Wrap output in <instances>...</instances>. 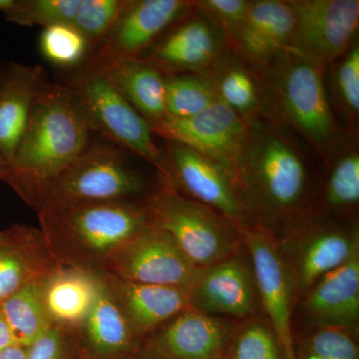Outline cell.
<instances>
[{"mask_svg": "<svg viewBox=\"0 0 359 359\" xmlns=\"http://www.w3.org/2000/svg\"><path fill=\"white\" fill-rule=\"evenodd\" d=\"M311 183L306 156L273 120L249 124L237 184L262 228L276 236L304 212Z\"/></svg>", "mask_w": 359, "mask_h": 359, "instance_id": "obj_2", "label": "cell"}, {"mask_svg": "<svg viewBox=\"0 0 359 359\" xmlns=\"http://www.w3.org/2000/svg\"><path fill=\"white\" fill-rule=\"evenodd\" d=\"M131 155L105 139H92L49 190L39 209L87 202H145L162 182L153 183Z\"/></svg>", "mask_w": 359, "mask_h": 359, "instance_id": "obj_5", "label": "cell"}, {"mask_svg": "<svg viewBox=\"0 0 359 359\" xmlns=\"http://www.w3.org/2000/svg\"><path fill=\"white\" fill-rule=\"evenodd\" d=\"M60 83L70 90L94 134L147 162L160 179L164 176V152L156 144L152 126L107 78L78 67L66 71Z\"/></svg>", "mask_w": 359, "mask_h": 359, "instance_id": "obj_7", "label": "cell"}, {"mask_svg": "<svg viewBox=\"0 0 359 359\" xmlns=\"http://www.w3.org/2000/svg\"><path fill=\"white\" fill-rule=\"evenodd\" d=\"M224 359H285L282 346L266 318L237 320Z\"/></svg>", "mask_w": 359, "mask_h": 359, "instance_id": "obj_29", "label": "cell"}, {"mask_svg": "<svg viewBox=\"0 0 359 359\" xmlns=\"http://www.w3.org/2000/svg\"><path fill=\"white\" fill-rule=\"evenodd\" d=\"M40 50L49 62L65 71L76 69L89 55L86 39L72 25L45 28L40 36Z\"/></svg>", "mask_w": 359, "mask_h": 359, "instance_id": "obj_32", "label": "cell"}, {"mask_svg": "<svg viewBox=\"0 0 359 359\" xmlns=\"http://www.w3.org/2000/svg\"><path fill=\"white\" fill-rule=\"evenodd\" d=\"M165 89L167 115L170 117H193L219 101L205 74L165 75Z\"/></svg>", "mask_w": 359, "mask_h": 359, "instance_id": "obj_28", "label": "cell"}, {"mask_svg": "<svg viewBox=\"0 0 359 359\" xmlns=\"http://www.w3.org/2000/svg\"><path fill=\"white\" fill-rule=\"evenodd\" d=\"M7 170H8V162H7L6 158L0 153V181L4 182V177H6L7 173Z\"/></svg>", "mask_w": 359, "mask_h": 359, "instance_id": "obj_40", "label": "cell"}, {"mask_svg": "<svg viewBox=\"0 0 359 359\" xmlns=\"http://www.w3.org/2000/svg\"><path fill=\"white\" fill-rule=\"evenodd\" d=\"M264 70L269 115L276 112L323 157L334 154L339 131L323 83V67L287 50Z\"/></svg>", "mask_w": 359, "mask_h": 359, "instance_id": "obj_4", "label": "cell"}, {"mask_svg": "<svg viewBox=\"0 0 359 359\" xmlns=\"http://www.w3.org/2000/svg\"><path fill=\"white\" fill-rule=\"evenodd\" d=\"M236 323L188 308L143 339L137 354L150 359H224Z\"/></svg>", "mask_w": 359, "mask_h": 359, "instance_id": "obj_14", "label": "cell"}, {"mask_svg": "<svg viewBox=\"0 0 359 359\" xmlns=\"http://www.w3.org/2000/svg\"><path fill=\"white\" fill-rule=\"evenodd\" d=\"M131 359H150V358H143V356H140V355H138V354H136V355H135L134 358H132Z\"/></svg>", "mask_w": 359, "mask_h": 359, "instance_id": "obj_43", "label": "cell"}, {"mask_svg": "<svg viewBox=\"0 0 359 359\" xmlns=\"http://www.w3.org/2000/svg\"><path fill=\"white\" fill-rule=\"evenodd\" d=\"M189 290L190 308L233 320L257 316L256 280L244 245L237 254L199 269Z\"/></svg>", "mask_w": 359, "mask_h": 359, "instance_id": "obj_16", "label": "cell"}, {"mask_svg": "<svg viewBox=\"0 0 359 359\" xmlns=\"http://www.w3.org/2000/svg\"><path fill=\"white\" fill-rule=\"evenodd\" d=\"M28 347L11 344L0 353V359H26Z\"/></svg>", "mask_w": 359, "mask_h": 359, "instance_id": "obj_38", "label": "cell"}, {"mask_svg": "<svg viewBox=\"0 0 359 359\" xmlns=\"http://www.w3.org/2000/svg\"><path fill=\"white\" fill-rule=\"evenodd\" d=\"M248 0H201L195 6L224 33L231 44L249 11Z\"/></svg>", "mask_w": 359, "mask_h": 359, "instance_id": "obj_35", "label": "cell"}, {"mask_svg": "<svg viewBox=\"0 0 359 359\" xmlns=\"http://www.w3.org/2000/svg\"><path fill=\"white\" fill-rule=\"evenodd\" d=\"M101 276L59 266L45 278V309L52 327L74 334L81 327L98 294Z\"/></svg>", "mask_w": 359, "mask_h": 359, "instance_id": "obj_24", "label": "cell"}, {"mask_svg": "<svg viewBox=\"0 0 359 359\" xmlns=\"http://www.w3.org/2000/svg\"><path fill=\"white\" fill-rule=\"evenodd\" d=\"M72 334L79 359H131L141 344L102 276L93 308Z\"/></svg>", "mask_w": 359, "mask_h": 359, "instance_id": "obj_18", "label": "cell"}, {"mask_svg": "<svg viewBox=\"0 0 359 359\" xmlns=\"http://www.w3.org/2000/svg\"><path fill=\"white\" fill-rule=\"evenodd\" d=\"M287 50L325 68L344 55L359 25L358 0H292Z\"/></svg>", "mask_w": 359, "mask_h": 359, "instance_id": "obj_12", "label": "cell"}, {"mask_svg": "<svg viewBox=\"0 0 359 359\" xmlns=\"http://www.w3.org/2000/svg\"><path fill=\"white\" fill-rule=\"evenodd\" d=\"M226 44L224 33L195 6L163 33L139 60L164 75L204 74L226 53Z\"/></svg>", "mask_w": 359, "mask_h": 359, "instance_id": "obj_15", "label": "cell"}, {"mask_svg": "<svg viewBox=\"0 0 359 359\" xmlns=\"http://www.w3.org/2000/svg\"><path fill=\"white\" fill-rule=\"evenodd\" d=\"M165 173L161 182L189 199L211 208L241 228L259 226L237 183L214 161L193 149L166 141Z\"/></svg>", "mask_w": 359, "mask_h": 359, "instance_id": "obj_9", "label": "cell"}, {"mask_svg": "<svg viewBox=\"0 0 359 359\" xmlns=\"http://www.w3.org/2000/svg\"><path fill=\"white\" fill-rule=\"evenodd\" d=\"M59 266L40 229L14 224L0 231V304Z\"/></svg>", "mask_w": 359, "mask_h": 359, "instance_id": "obj_19", "label": "cell"}, {"mask_svg": "<svg viewBox=\"0 0 359 359\" xmlns=\"http://www.w3.org/2000/svg\"><path fill=\"white\" fill-rule=\"evenodd\" d=\"M49 82L41 66L6 63L0 79V153L8 164L25 133L33 106Z\"/></svg>", "mask_w": 359, "mask_h": 359, "instance_id": "obj_23", "label": "cell"}, {"mask_svg": "<svg viewBox=\"0 0 359 359\" xmlns=\"http://www.w3.org/2000/svg\"><path fill=\"white\" fill-rule=\"evenodd\" d=\"M26 359H79L71 332L51 327L32 346H28Z\"/></svg>", "mask_w": 359, "mask_h": 359, "instance_id": "obj_37", "label": "cell"}, {"mask_svg": "<svg viewBox=\"0 0 359 359\" xmlns=\"http://www.w3.org/2000/svg\"><path fill=\"white\" fill-rule=\"evenodd\" d=\"M294 23L290 1H250L244 23L231 44L250 62L266 69L289 49Z\"/></svg>", "mask_w": 359, "mask_h": 359, "instance_id": "obj_22", "label": "cell"}, {"mask_svg": "<svg viewBox=\"0 0 359 359\" xmlns=\"http://www.w3.org/2000/svg\"><path fill=\"white\" fill-rule=\"evenodd\" d=\"M302 297V313L311 327H339L358 332L359 252L320 278Z\"/></svg>", "mask_w": 359, "mask_h": 359, "instance_id": "obj_20", "label": "cell"}, {"mask_svg": "<svg viewBox=\"0 0 359 359\" xmlns=\"http://www.w3.org/2000/svg\"><path fill=\"white\" fill-rule=\"evenodd\" d=\"M340 103L353 119L359 115V46L353 45L340 61L335 72Z\"/></svg>", "mask_w": 359, "mask_h": 359, "instance_id": "obj_36", "label": "cell"}, {"mask_svg": "<svg viewBox=\"0 0 359 359\" xmlns=\"http://www.w3.org/2000/svg\"><path fill=\"white\" fill-rule=\"evenodd\" d=\"M151 126L167 116L165 75L147 62L125 61L101 73Z\"/></svg>", "mask_w": 359, "mask_h": 359, "instance_id": "obj_26", "label": "cell"}, {"mask_svg": "<svg viewBox=\"0 0 359 359\" xmlns=\"http://www.w3.org/2000/svg\"><path fill=\"white\" fill-rule=\"evenodd\" d=\"M356 332L339 327H311L294 342L295 359H359Z\"/></svg>", "mask_w": 359, "mask_h": 359, "instance_id": "obj_30", "label": "cell"}, {"mask_svg": "<svg viewBox=\"0 0 359 359\" xmlns=\"http://www.w3.org/2000/svg\"><path fill=\"white\" fill-rule=\"evenodd\" d=\"M152 128L165 140L177 142L214 161L237 183L249 125L221 101L193 117L180 119L167 115Z\"/></svg>", "mask_w": 359, "mask_h": 359, "instance_id": "obj_13", "label": "cell"}, {"mask_svg": "<svg viewBox=\"0 0 359 359\" xmlns=\"http://www.w3.org/2000/svg\"><path fill=\"white\" fill-rule=\"evenodd\" d=\"M198 269L164 231L150 223L120 250L107 273L144 285L189 287Z\"/></svg>", "mask_w": 359, "mask_h": 359, "instance_id": "obj_17", "label": "cell"}, {"mask_svg": "<svg viewBox=\"0 0 359 359\" xmlns=\"http://www.w3.org/2000/svg\"><path fill=\"white\" fill-rule=\"evenodd\" d=\"M242 242L249 255L259 304L282 346L285 359H295L292 330L297 285L276 236L259 226L242 229Z\"/></svg>", "mask_w": 359, "mask_h": 359, "instance_id": "obj_10", "label": "cell"}, {"mask_svg": "<svg viewBox=\"0 0 359 359\" xmlns=\"http://www.w3.org/2000/svg\"><path fill=\"white\" fill-rule=\"evenodd\" d=\"M45 278L26 285L0 304V313L14 344L30 346L52 327L44 304Z\"/></svg>", "mask_w": 359, "mask_h": 359, "instance_id": "obj_27", "label": "cell"}, {"mask_svg": "<svg viewBox=\"0 0 359 359\" xmlns=\"http://www.w3.org/2000/svg\"><path fill=\"white\" fill-rule=\"evenodd\" d=\"M145 205L151 223L164 231L197 269L224 261L243 248L241 226L163 183Z\"/></svg>", "mask_w": 359, "mask_h": 359, "instance_id": "obj_6", "label": "cell"}, {"mask_svg": "<svg viewBox=\"0 0 359 359\" xmlns=\"http://www.w3.org/2000/svg\"><path fill=\"white\" fill-rule=\"evenodd\" d=\"M226 52L204 73L211 80L219 100L235 111L248 125L268 118L263 86L252 70Z\"/></svg>", "mask_w": 359, "mask_h": 359, "instance_id": "obj_25", "label": "cell"}, {"mask_svg": "<svg viewBox=\"0 0 359 359\" xmlns=\"http://www.w3.org/2000/svg\"><path fill=\"white\" fill-rule=\"evenodd\" d=\"M194 8L195 1L186 0H128L109 35L79 67L103 73L125 61L137 60Z\"/></svg>", "mask_w": 359, "mask_h": 359, "instance_id": "obj_11", "label": "cell"}, {"mask_svg": "<svg viewBox=\"0 0 359 359\" xmlns=\"http://www.w3.org/2000/svg\"><path fill=\"white\" fill-rule=\"evenodd\" d=\"M276 238L294 276L297 297L359 252L358 226L306 212Z\"/></svg>", "mask_w": 359, "mask_h": 359, "instance_id": "obj_8", "label": "cell"}, {"mask_svg": "<svg viewBox=\"0 0 359 359\" xmlns=\"http://www.w3.org/2000/svg\"><path fill=\"white\" fill-rule=\"evenodd\" d=\"M359 202V155L349 151L332 167L323 192V205L330 212H346Z\"/></svg>", "mask_w": 359, "mask_h": 359, "instance_id": "obj_34", "label": "cell"}, {"mask_svg": "<svg viewBox=\"0 0 359 359\" xmlns=\"http://www.w3.org/2000/svg\"><path fill=\"white\" fill-rule=\"evenodd\" d=\"M9 1H11V0H0V13H2V11L6 8V6L9 4Z\"/></svg>", "mask_w": 359, "mask_h": 359, "instance_id": "obj_41", "label": "cell"}, {"mask_svg": "<svg viewBox=\"0 0 359 359\" xmlns=\"http://www.w3.org/2000/svg\"><path fill=\"white\" fill-rule=\"evenodd\" d=\"M81 0H11L2 11L9 22L20 26L72 25Z\"/></svg>", "mask_w": 359, "mask_h": 359, "instance_id": "obj_31", "label": "cell"}, {"mask_svg": "<svg viewBox=\"0 0 359 359\" xmlns=\"http://www.w3.org/2000/svg\"><path fill=\"white\" fill-rule=\"evenodd\" d=\"M127 2L128 0H81L72 25L86 39L89 54L109 35Z\"/></svg>", "mask_w": 359, "mask_h": 359, "instance_id": "obj_33", "label": "cell"}, {"mask_svg": "<svg viewBox=\"0 0 359 359\" xmlns=\"http://www.w3.org/2000/svg\"><path fill=\"white\" fill-rule=\"evenodd\" d=\"M11 344H14L13 337H11L6 321H4L1 313H0V353L4 348H6L7 346H11Z\"/></svg>", "mask_w": 359, "mask_h": 359, "instance_id": "obj_39", "label": "cell"}, {"mask_svg": "<svg viewBox=\"0 0 359 359\" xmlns=\"http://www.w3.org/2000/svg\"><path fill=\"white\" fill-rule=\"evenodd\" d=\"M93 135L70 90L60 82H49L33 106L4 182L37 212Z\"/></svg>", "mask_w": 359, "mask_h": 359, "instance_id": "obj_1", "label": "cell"}, {"mask_svg": "<svg viewBox=\"0 0 359 359\" xmlns=\"http://www.w3.org/2000/svg\"><path fill=\"white\" fill-rule=\"evenodd\" d=\"M102 278L141 341L163 323L190 308L188 287L144 285L110 273Z\"/></svg>", "mask_w": 359, "mask_h": 359, "instance_id": "obj_21", "label": "cell"}, {"mask_svg": "<svg viewBox=\"0 0 359 359\" xmlns=\"http://www.w3.org/2000/svg\"><path fill=\"white\" fill-rule=\"evenodd\" d=\"M6 63L2 62L0 60V79H1L2 75H4V69H6Z\"/></svg>", "mask_w": 359, "mask_h": 359, "instance_id": "obj_42", "label": "cell"}, {"mask_svg": "<svg viewBox=\"0 0 359 359\" xmlns=\"http://www.w3.org/2000/svg\"><path fill=\"white\" fill-rule=\"evenodd\" d=\"M40 231L61 266L103 276L115 257L151 223L145 202L46 205Z\"/></svg>", "mask_w": 359, "mask_h": 359, "instance_id": "obj_3", "label": "cell"}]
</instances>
